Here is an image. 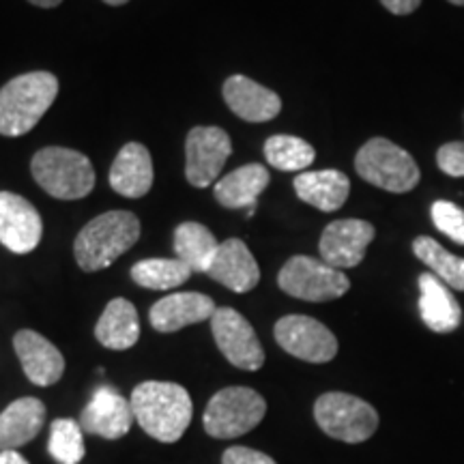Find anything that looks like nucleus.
<instances>
[{
  "label": "nucleus",
  "mask_w": 464,
  "mask_h": 464,
  "mask_svg": "<svg viewBox=\"0 0 464 464\" xmlns=\"http://www.w3.org/2000/svg\"><path fill=\"white\" fill-rule=\"evenodd\" d=\"M14 348L22 370L33 385L50 387L61 381L63 372H65V357L42 334L22 329L15 334Z\"/></svg>",
  "instance_id": "obj_15"
},
{
  "label": "nucleus",
  "mask_w": 464,
  "mask_h": 464,
  "mask_svg": "<svg viewBox=\"0 0 464 464\" xmlns=\"http://www.w3.org/2000/svg\"><path fill=\"white\" fill-rule=\"evenodd\" d=\"M276 342L288 355L307 363H329L338 355V338L321 321L304 314L284 316L276 323Z\"/></svg>",
  "instance_id": "obj_9"
},
{
  "label": "nucleus",
  "mask_w": 464,
  "mask_h": 464,
  "mask_svg": "<svg viewBox=\"0 0 464 464\" xmlns=\"http://www.w3.org/2000/svg\"><path fill=\"white\" fill-rule=\"evenodd\" d=\"M103 3H106V5H112V7H121V5L130 3V0H103Z\"/></svg>",
  "instance_id": "obj_36"
},
{
  "label": "nucleus",
  "mask_w": 464,
  "mask_h": 464,
  "mask_svg": "<svg viewBox=\"0 0 464 464\" xmlns=\"http://www.w3.org/2000/svg\"><path fill=\"white\" fill-rule=\"evenodd\" d=\"M437 166L451 179H464V140L440 144L437 150Z\"/></svg>",
  "instance_id": "obj_31"
},
{
  "label": "nucleus",
  "mask_w": 464,
  "mask_h": 464,
  "mask_svg": "<svg viewBox=\"0 0 464 464\" xmlns=\"http://www.w3.org/2000/svg\"><path fill=\"white\" fill-rule=\"evenodd\" d=\"M222 464H277L274 458L252 448H230L224 451Z\"/></svg>",
  "instance_id": "obj_32"
},
{
  "label": "nucleus",
  "mask_w": 464,
  "mask_h": 464,
  "mask_svg": "<svg viewBox=\"0 0 464 464\" xmlns=\"http://www.w3.org/2000/svg\"><path fill=\"white\" fill-rule=\"evenodd\" d=\"M265 158L269 166L282 172H297L312 166L316 158V150L304 138L288 136V133H277L265 142Z\"/></svg>",
  "instance_id": "obj_28"
},
{
  "label": "nucleus",
  "mask_w": 464,
  "mask_h": 464,
  "mask_svg": "<svg viewBox=\"0 0 464 464\" xmlns=\"http://www.w3.org/2000/svg\"><path fill=\"white\" fill-rule=\"evenodd\" d=\"M374 237L376 228L365 219H335L324 226L321 241H318L321 260L334 269H353V266L362 265Z\"/></svg>",
  "instance_id": "obj_12"
},
{
  "label": "nucleus",
  "mask_w": 464,
  "mask_h": 464,
  "mask_svg": "<svg viewBox=\"0 0 464 464\" xmlns=\"http://www.w3.org/2000/svg\"><path fill=\"white\" fill-rule=\"evenodd\" d=\"M266 402L256 390L249 387H226L208 400L205 430L213 439H237L247 434L265 420Z\"/></svg>",
  "instance_id": "obj_7"
},
{
  "label": "nucleus",
  "mask_w": 464,
  "mask_h": 464,
  "mask_svg": "<svg viewBox=\"0 0 464 464\" xmlns=\"http://www.w3.org/2000/svg\"><path fill=\"white\" fill-rule=\"evenodd\" d=\"M432 224L439 232L450 237L458 246H464V208L451 200H437L430 207Z\"/></svg>",
  "instance_id": "obj_30"
},
{
  "label": "nucleus",
  "mask_w": 464,
  "mask_h": 464,
  "mask_svg": "<svg viewBox=\"0 0 464 464\" xmlns=\"http://www.w3.org/2000/svg\"><path fill=\"white\" fill-rule=\"evenodd\" d=\"M58 95L50 72L22 73L0 89V136H24L48 112Z\"/></svg>",
  "instance_id": "obj_2"
},
{
  "label": "nucleus",
  "mask_w": 464,
  "mask_h": 464,
  "mask_svg": "<svg viewBox=\"0 0 464 464\" xmlns=\"http://www.w3.org/2000/svg\"><path fill=\"white\" fill-rule=\"evenodd\" d=\"M318 428L342 443H363L379 428V413L370 402L344 392H327L314 402Z\"/></svg>",
  "instance_id": "obj_6"
},
{
  "label": "nucleus",
  "mask_w": 464,
  "mask_h": 464,
  "mask_svg": "<svg viewBox=\"0 0 464 464\" xmlns=\"http://www.w3.org/2000/svg\"><path fill=\"white\" fill-rule=\"evenodd\" d=\"M95 338L110 351H127L140 338V321L131 301L112 299L95 324Z\"/></svg>",
  "instance_id": "obj_24"
},
{
  "label": "nucleus",
  "mask_w": 464,
  "mask_h": 464,
  "mask_svg": "<svg viewBox=\"0 0 464 464\" xmlns=\"http://www.w3.org/2000/svg\"><path fill=\"white\" fill-rule=\"evenodd\" d=\"M462 123H464V112H462Z\"/></svg>",
  "instance_id": "obj_38"
},
{
  "label": "nucleus",
  "mask_w": 464,
  "mask_h": 464,
  "mask_svg": "<svg viewBox=\"0 0 464 464\" xmlns=\"http://www.w3.org/2000/svg\"><path fill=\"white\" fill-rule=\"evenodd\" d=\"M295 194L323 213L340 211L351 194V181L342 170H312L295 177Z\"/></svg>",
  "instance_id": "obj_21"
},
{
  "label": "nucleus",
  "mask_w": 464,
  "mask_h": 464,
  "mask_svg": "<svg viewBox=\"0 0 464 464\" xmlns=\"http://www.w3.org/2000/svg\"><path fill=\"white\" fill-rule=\"evenodd\" d=\"M355 170L374 188L406 194L421 181V170L409 150L387 138H372L357 150Z\"/></svg>",
  "instance_id": "obj_5"
},
{
  "label": "nucleus",
  "mask_w": 464,
  "mask_h": 464,
  "mask_svg": "<svg viewBox=\"0 0 464 464\" xmlns=\"http://www.w3.org/2000/svg\"><path fill=\"white\" fill-rule=\"evenodd\" d=\"M211 332L222 355L239 370L256 372L265 363V348L254 327L232 307H218L211 316Z\"/></svg>",
  "instance_id": "obj_10"
},
{
  "label": "nucleus",
  "mask_w": 464,
  "mask_h": 464,
  "mask_svg": "<svg viewBox=\"0 0 464 464\" xmlns=\"http://www.w3.org/2000/svg\"><path fill=\"white\" fill-rule=\"evenodd\" d=\"M211 280L224 284L235 293H249L258 286L260 269L256 258L241 239H226L219 243L216 258L207 269Z\"/></svg>",
  "instance_id": "obj_18"
},
{
  "label": "nucleus",
  "mask_w": 464,
  "mask_h": 464,
  "mask_svg": "<svg viewBox=\"0 0 464 464\" xmlns=\"http://www.w3.org/2000/svg\"><path fill=\"white\" fill-rule=\"evenodd\" d=\"M45 404L39 398H17L0 413V451L15 450L42 432Z\"/></svg>",
  "instance_id": "obj_22"
},
{
  "label": "nucleus",
  "mask_w": 464,
  "mask_h": 464,
  "mask_svg": "<svg viewBox=\"0 0 464 464\" xmlns=\"http://www.w3.org/2000/svg\"><path fill=\"white\" fill-rule=\"evenodd\" d=\"M224 102L232 112L247 123H266L274 121L282 110L277 92L249 80L246 75H230L224 82Z\"/></svg>",
  "instance_id": "obj_16"
},
{
  "label": "nucleus",
  "mask_w": 464,
  "mask_h": 464,
  "mask_svg": "<svg viewBox=\"0 0 464 464\" xmlns=\"http://www.w3.org/2000/svg\"><path fill=\"white\" fill-rule=\"evenodd\" d=\"M130 402L138 426L161 443H177L194 415L188 390L177 382L144 381L131 392Z\"/></svg>",
  "instance_id": "obj_1"
},
{
  "label": "nucleus",
  "mask_w": 464,
  "mask_h": 464,
  "mask_svg": "<svg viewBox=\"0 0 464 464\" xmlns=\"http://www.w3.org/2000/svg\"><path fill=\"white\" fill-rule=\"evenodd\" d=\"M133 421L131 402L112 387H100L80 415V426L95 437L116 440L130 432Z\"/></svg>",
  "instance_id": "obj_14"
},
{
  "label": "nucleus",
  "mask_w": 464,
  "mask_h": 464,
  "mask_svg": "<svg viewBox=\"0 0 464 464\" xmlns=\"http://www.w3.org/2000/svg\"><path fill=\"white\" fill-rule=\"evenodd\" d=\"M277 286L290 297L310 301V304H323L344 297L351 288L344 271L334 269L324 260L312 256H293L277 276Z\"/></svg>",
  "instance_id": "obj_8"
},
{
  "label": "nucleus",
  "mask_w": 464,
  "mask_h": 464,
  "mask_svg": "<svg viewBox=\"0 0 464 464\" xmlns=\"http://www.w3.org/2000/svg\"><path fill=\"white\" fill-rule=\"evenodd\" d=\"M44 235L42 216L31 202L11 191H0V243L14 254H28Z\"/></svg>",
  "instance_id": "obj_13"
},
{
  "label": "nucleus",
  "mask_w": 464,
  "mask_h": 464,
  "mask_svg": "<svg viewBox=\"0 0 464 464\" xmlns=\"http://www.w3.org/2000/svg\"><path fill=\"white\" fill-rule=\"evenodd\" d=\"M448 3L456 5V7H464V0H448Z\"/></svg>",
  "instance_id": "obj_37"
},
{
  "label": "nucleus",
  "mask_w": 464,
  "mask_h": 464,
  "mask_svg": "<svg viewBox=\"0 0 464 464\" xmlns=\"http://www.w3.org/2000/svg\"><path fill=\"white\" fill-rule=\"evenodd\" d=\"M31 172L52 198L80 200L95 188V170L84 153L73 149L48 147L34 153Z\"/></svg>",
  "instance_id": "obj_4"
},
{
  "label": "nucleus",
  "mask_w": 464,
  "mask_h": 464,
  "mask_svg": "<svg viewBox=\"0 0 464 464\" xmlns=\"http://www.w3.org/2000/svg\"><path fill=\"white\" fill-rule=\"evenodd\" d=\"M381 5L393 15H411L420 9L421 0H381Z\"/></svg>",
  "instance_id": "obj_33"
},
{
  "label": "nucleus",
  "mask_w": 464,
  "mask_h": 464,
  "mask_svg": "<svg viewBox=\"0 0 464 464\" xmlns=\"http://www.w3.org/2000/svg\"><path fill=\"white\" fill-rule=\"evenodd\" d=\"M140 239V222L130 211H108L91 219L75 237L73 254L80 269L102 271Z\"/></svg>",
  "instance_id": "obj_3"
},
{
  "label": "nucleus",
  "mask_w": 464,
  "mask_h": 464,
  "mask_svg": "<svg viewBox=\"0 0 464 464\" xmlns=\"http://www.w3.org/2000/svg\"><path fill=\"white\" fill-rule=\"evenodd\" d=\"M413 254L428 266V271L448 284L450 288L464 293V258L445 249L437 239L421 235L415 237Z\"/></svg>",
  "instance_id": "obj_26"
},
{
  "label": "nucleus",
  "mask_w": 464,
  "mask_h": 464,
  "mask_svg": "<svg viewBox=\"0 0 464 464\" xmlns=\"http://www.w3.org/2000/svg\"><path fill=\"white\" fill-rule=\"evenodd\" d=\"M232 153L230 136L219 127H194L185 140V177L194 188H208Z\"/></svg>",
  "instance_id": "obj_11"
},
{
  "label": "nucleus",
  "mask_w": 464,
  "mask_h": 464,
  "mask_svg": "<svg viewBox=\"0 0 464 464\" xmlns=\"http://www.w3.org/2000/svg\"><path fill=\"white\" fill-rule=\"evenodd\" d=\"M194 271L179 258H147L131 266V280L149 290H172L189 280Z\"/></svg>",
  "instance_id": "obj_27"
},
{
  "label": "nucleus",
  "mask_w": 464,
  "mask_h": 464,
  "mask_svg": "<svg viewBox=\"0 0 464 464\" xmlns=\"http://www.w3.org/2000/svg\"><path fill=\"white\" fill-rule=\"evenodd\" d=\"M82 426L75 420H54L50 426L48 451L58 464H78L84 458Z\"/></svg>",
  "instance_id": "obj_29"
},
{
  "label": "nucleus",
  "mask_w": 464,
  "mask_h": 464,
  "mask_svg": "<svg viewBox=\"0 0 464 464\" xmlns=\"http://www.w3.org/2000/svg\"><path fill=\"white\" fill-rule=\"evenodd\" d=\"M269 170L260 164H246L226 174L213 188L216 200L226 208L256 207L258 196L269 188Z\"/></svg>",
  "instance_id": "obj_23"
},
{
  "label": "nucleus",
  "mask_w": 464,
  "mask_h": 464,
  "mask_svg": "<svg viewBox=\"0 0 464 464\" xmlns=\"http://www.w3.org/2000/svg\"><path fill=\"white\" fill-rule=\"evenodd\" d=\"M110 188L125 198H142L153 188V160L147 147L125 144L110 168Z\"/></svg>",
  "instance_id": "obj_20"
},
{
  "label": "nucleus",
  "mask_w": 464,
  "mask_h": 464,
  "mask_svg": "<svg viewBox=\"0 0 464 464\" xmlns=\"http://www.w3.org/2000/svg\"><path fill=\"white\" fill-rule=\"evenodd\" d=\"M0 464H28V460L15 450H5L0 451Z\"/></svg>",
  "instance_id": "obj_34"
},
{
  "label": "nucleus",
  "mask_w": 464,
  "mask_h": 464,
  "mask_svg": "<svg viewBox=\"0 0 464 464\" xmlns=\"http://www.w3.org/2000/svg\"><path fill=\"white\" fill-rule=\"evenodd\" d=\"M216 301L202 293H174L150 307L149 321L155 332L174 334L189 324L211 321L216 314Z\"/></svg>",
  "instance_id": "obj_17"
},
{
  "label": "nucleus",
  "mask_w": 464,
  "mask_h": 464,
  "mask_svg": "<svg viewBox=\"0 0 464 464\" xmlns=\"http://www.w3.org/2000/svg\"><path fill=\"white\" fill-rule=\"evenodd\" d=\"M28 3L34 5V7H42V9H54L63 0H28Z\"/></svg>",
  "instance_id": "obj_35"
},
{
  "label": "nucleus",
  "mask_w": 464,
  "mask_h": 464,
  "mask_svg": "<svg viewBox=\"0 0 464 464\" xmlns=\"http://www.w3.org/2000/svg\"><path fill=\"white\" fill-rule=\"evenodd\" d=\"M420 314L434 334H454L462 323V307L445 282L426 271L420 276Z\"/></svg>",
  "instance_id": "obj_19"
},
{
  "label": "nucleus",
  "mask_w": 464,
  "mask_h": 464,
  "mask_svg": "<svg viewBox=\"0 0 464 464\" xmlns=\"http://www.w3.org/2000/svg\"><path fill=\"white\" fill-rule=\"evenodd\" d=\"M218 247L219 243L205 224L183 222L174 230V254L194 274H207L213 258H216Z\"/></svg>",
  "instance_id": "obj_25"
}]
</instances>
